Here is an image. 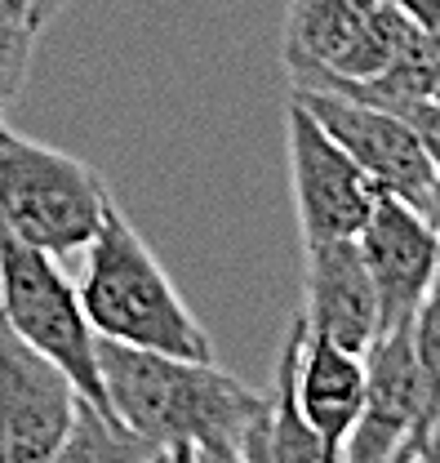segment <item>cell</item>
Listing matches in <instances>:
<instances>
[{"label": "cell", "mask_w": 440, "mask_h": 463, "mask_svg": "<svg viewBox=\"0 0 440 463\" xmlns=\"http://www.w3.org/2000/svg\"><path fill=\"white\" fill-rule=\"evenodd\" d=\"M98 365L111 410L161 450H240L245 432L267 410V392L245 388L214 361L98 339Z\"/></svg>", "instance_id": "cell-1"}, {"label": "cell", "mask_w": 440, "mask_h": 463, "mask_svg": "<svg viewBox=\"0 0 440 463\" xmlns=\"http://www.w3.org/2000/svg\"><path fill=\"white\" fill-rule=\"evenodd\" d=\"M80 303L94 321L98 339L147 352H169L187 361H214V339L183 303L152 245L134 232V223L111 201L98 236L85 245Z\"/></svg>", "instance_id": "cell-2"}, {"label": "cell", "mask_w": 440, "mask_h": 463, "mask_svg": "<svg viewBox=\"0 0 440 463\" xmlns=\"http://www.w3.org/2000/svg\"><path fill=\"white\" fill-rule=\"evenodd\" d=\"M111 192L85 161L50 143L23 138L9 125L0 129V228L45 254L85 250L103 219Z\"/></svg>", "instance_id": "cell-3"}, {"label": "cell", "mask_w": 440, "mask_h": 463, "mask_svg": "<svg viewBox=\"0 0 440 463\" xmlns=\"http://www.w3.org/2000/svg\"><path fill=\"white\" fill-rule=\"evenodd\" d=\"M0 317L54 365H62L85 402L111 410L98 365V330L85 317L80 289L67 281L54 254L18 241L5 228H0Z\"/></svg>", "instance_id": "cell-4"}, {"label": "cell", "mask_w": 440, "mask_h": 463, "mask_svg": "<svg viewBox=\"0 0 440 463\" xmlns=\"http://www.w3.org/2000/svg\"><path fill=\"white\" fill-rule=\"evenodd\" d=\"M436 423L440 405L432 402L409 321L383 330L365 352V405L342 441L338 463H396L400 450H409Z\"/></svg>", "instance_id": "cell-5"}, {"label": "cell", "mask_w": 440, "mask_h": 463, "mask_svg": "<svg viewBox=\"0 0 440 463\" xmlns=\"http://www.w3.org/2000/svg\"><path fill=\"white\" fill-rule=\"evenodd\" d=\"M289 94L330 129L338 147L374 178L379 192H391V196L418 205L423 214L432 210V196L440 187V165L432 161V152L423 147L418 129L405 116L321 90V85H294Z\"/></svg>", "instance_id": "cell-6"}, {"label": "cell", "mask_w": 440, "mask_h": 463, "mask_svg": "<svg viewBox=\"0 0 440 463\" xmlns=\"http://www.w3.org/2000/svg\"><path fill=\"white\" fill-rule=\"evenodd\" d=\"M285 143H289V178H294L303 241L360 236L365 219L374 214L379 187L294 94L285 103Z\"/></svg>", "instance_id": "cell-7"}, {"label": "cell", "mask_w": 440, "mask_h": 463, "mask_svg": "<svg viewBox=\"0 0 440 463\" xmlns=\"http://www.w3.org/2000/svg\"><path fill=\"white\" fill-rule=\"evenodd\" d=\"M76 383L0 317V463H50L62 446Z\"/></svg>", "instance_id": "cell-8"}, {"label": "cell", "mask_w": 440, "mask_h": 463, "mask_svg": "<svg viewBox=\"0 0 440 463\" xmlns=\"http://www.w3.org/2000/svg\"><path fill=\"white\" fill-rule=\"evenodd\" d=\"M360 254L370 263V277L379 289L383 330L414 321L423 294L440 268V228L409 201L379 192L374 214L360 228Z\"/></svg>", "instance_id": "cell-9"}, {"label": "cell", "mask_w": 440, "mask_h": 463, "mask_svg": "<svg viewBox=\"0 0 440 463\" xmlns=\"http://www.w3.org/2000/svg\"><path fill=\"white\" fill-rule=\"evenodd\" d=\"M303 326L307 335H321L338 347L370 352L383 335L379 289L370 277V263L360 254L356 236L330 241H303Z\"/></svg>", "instance_id": "cell-10"}, {"label": "cell", "mask_w": 440, "mask_h": 463, "mask_svg": "<svg viewBox=\"0 0 440 463\" xmlns=\"http://www.w3.org/2000/svg\"><path fill=\"white\" fill-rule=\"evenodd\" d=\"M294 326H298V347H294L298 405L312 419V428L342 455V441L365 405V352H351V347H338L321 335H307L303 317H294Z\"/></svg>", "instance_id": "cell-11"}, {"label": "cell", "mask_w": 440, "mask_h": 463, "mask_svg": "<svg viewBox=\"0 0 440 463\" xmlns=\"http://www.w3.org/2000/svg\"><path fill=\"white\" fill-rule=\"evenodd\" d=\"M379 0H289L285 9V67L294 71H333Z\"/></svg>", "instance_id": "cell-12"}, {"label": "cell", "mask_w": 440, "mask_h": 463, "mask_svg": "<svg viewBox=\"0 0 440 463\" xmlns=\"http://www.w3.org/2000/svg\"><path fill=\"white\" fill-rule=\"evenodd\" d=\"M294 347H298V326L289 321L280 361H276V383L267 388V414H263V450L267 463H338V450L312 428L303 414L298 392H294Z\"/></svg>", "instance_id": "cell-13"}, {"label": "cell", "mask_w": 440, "mask_h": 463, "mask_svg": "<svg viewBox=\"0 0 440 463\" xmlns=\"http://www.w3.org/2000/svg\"><path fill=\"white\" fill-rule=\"evenodd\" d=\"M165 450L156 441H147L143 432H134L116 410H103L94 402H76L71 428L62 437L50 463H161Z\"/></svg>", "instance_id": "cell-14"}, {"label": "cell", "mask_w": 440, "mask_h": 463, "mask_svg": "<svg viewBox=\"0 0 440 463\" xmlns=\"http://www.w3.org/2000/svg\"><path fill=\"white\" fill-rule=\"evenodd\" d=\"M36 0H0V108H9L32 71V54L41 41Z\"/></svg>", "instance_id": "cell-15"}, {"label": "cell", "mask_w": 440, "mask_h": 463, "mask_svg": "<svg viewBox=\"0 0 440 463\" xmlns=\"http://www.w3.org/2000/svg\"><path fill=\"white\" fill-rule=\"evenodd\" d=\"M409 330H414V352L423 361L432 402L440 405V268L432 277V286H427V294H423V303H418V312H414V321H409Z\"/></svg>", "instance_id": "cell-16"}, {"label": "cell", "mask_w": 440, "mask_h": 463, "mask_svg": "<svg viewBox=\"0 0 440 463\" xmlns=\"http://www.w3.org/2000/svg\"><path fill=\"white\" fill-rule=\"evenodd\" d=\"M423 32H427V41L440 50V0H396Z\"/></svg>", "instance_id": "cell-17"}, {"label": "cell", "mask_w": 440, "mask_h": 463, "mask_svg": "<svg viewBox=\"0 0 440 463\" xmlns=\"http://www.w3.org/2000/svg\"><path fill=\"white\" fill-rule=\"evenodd\" d=\"M405 463H440V423L405 450Z\"/></svg>", "instance_id": "cell-18"}, {"label": "cell", "mask_w": 440, "mask_h": 463, "mask_svg": "<svg viewBox=\"0 0 440 463\" xmlns=\"http://www.w3.org/2000/svg\"><path fill=\"white\" fill-rule=\"evenodd\" d=\"M192 463H249L245 450H196L192 446Z\"/></svg>", "instance_id": "cell-19"}, {"label": "cell", "mask_w": 440, "mask_h": 463, "mask_svg": "<svg viewBox=\"0 0 440 463\" xmlns=\"http://www.w3.org/2000/svg\"><path fill=\"white\" fill-rule=\"evenodd\" d=\"M67 5H71V0H36V18H41V27H50Z\"/></svg>", "instance_id": "cell-20"}, {"label": "cell", "mask_w": 440, "mask_h": 463, "mask_svg": "<svg viewBox=\"0 0 440 463\" xmlns=\"http://www.w3.org/2000/svg\"><path fill=\"white\" fill-rule=\"evenodd\" d=\"M165 463H192V446H173L165 455Z\"/></svg>", "instance_id": "cell-21"}, {"label": "cell", "mask_w": 440, "mask_h": 463, "mask_svg": "<svg viewBox=\"0 0 440 463\" xmlns=\"http://www.w3.org/2000/svg\"><path fill=\"white\" fill-rule=\"evenodd\" d=\"M427 219L440 228V187H436V196H432V210H427Z\"/></svg>", "instance_id": "cell-22"}, {"label": "cell", "mask_w": 440, "mask_h": 463, "mask_svg": "<svg viewBox=\"0 0 440 463\" xmlns=\"http://www.w3.org/2000/svg\"><path fill=\"white\" fill-rule=\"evenodd\" d=\"M0 129H5V108H0Z\"/></svg>", "instance_id": "cell-23"}, {"label": "cell", "mask_w": 440, "mask_h": 463, "mask_svg": "<svg viewBox=\"0 0 440 463\" xmlns=\"http://www.w3.org/2000/svg\"><path fill=\"white\" fill-rule=\"evenodd\" d=\"M396 463H405V450H400V455H396Z\"/></svg>", "instance_id": "cell-24"}, {"label": "cell", "mask_w": 440, "mask_h": 463, "mask_svg": "<svg viewBox=\"0 0 440 463\" xmlns=\"http://www.w3.org/2000/svg\"><path fill=\"white\" fill-rule=\"evenodd\" d=\"M436 103H440V85H436Z\"/></svg>", "instance_id": "cell-25"}, {"label": "cell", "mask_w": 440, "mask_h": 463, "mask_svg": "<svg viewBox=\"0 0 440 463\" xmlns=\"http://www.w3.org/2000/svg\"><path fill=\"white\" fill-rule=\"evenodd\" d=\"M165 455H169V450H165ZM161 463H165V459H161Z\"/></svg>", "instance_id": "cell-26"}]
</instances>
